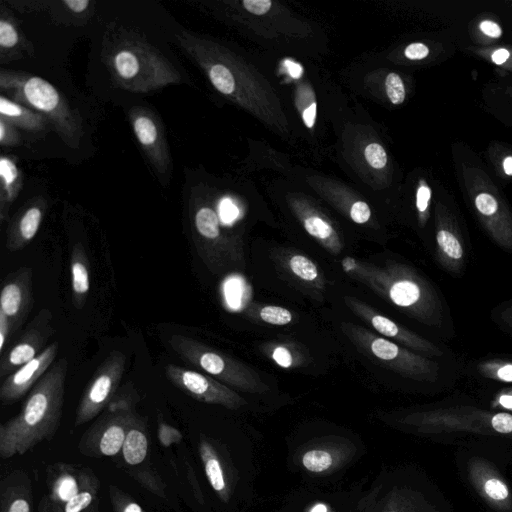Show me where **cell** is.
Segmentation results:
<instances>
[{"label": "cell", "mask_w": 512, "mask_h": 512, "mask_svg": "<svg viewBox=\"0 0 512 512\" xmlns=\"http://www.w3.org/2000/svg\"><path fill=\"white\" fill-rule=\"evenodd\" d=\"M101 60L118 87L135 93H147L179 84L180 71L137 30L110 23L101 46Z\"/></svg>", "instance_id": "6da1fadb"}, {"label": "cell", "mask_w": 512, "mask_h": 512, "mask_svg": "<svg viewBox=\"0 0 512 512\" xmlns=\"http://www.w3.org/2000/svg\"><path fill=\"white\" fill-rule=\"evenodd\" d=\"M68 361L60 358L36 383L17 415L0 425V456L23 455L50 441L60 426Z\"/></svg>", "instance_id": "7a4b0ae2"}, {"label": "cell", "mask_w": 512, "mask_h": 512, "mask_svg": "<svg viewBox=\"0 0 512 512\" xmlns=\"http://www.w3.org/2000/svg\"><path fill=\"white\" fill-rule=\"evenodd\" d=\"M1 94L44 115L71 149L80 147L84 134L79 113L50 82L26 71L0 69Z\"/></svg>", "instance_id": "3957f363"}, {"label": "cell", "mask_w": 512, "mask_h": 512, "mask_svg": "<svg viewBox=\"0 0 512 512\" xmlns=\"http://www.w3.org/2000/svg\"><path fill=\"white\" fill-rule=\"evenodd\" d=\"M138 415L127 397H114L104 413L85 431L78 450L87 457H112L122 450L126 435Z\"/></svg>", "instance_id": "277c9868"}, {"label": "cell", "mask_w": 512, "mask_h": 512, "mask_svg": "<svg viewBox=\"0 0 512 512\" xmlns=\"http://www.w3.org/2000/svg\"><path fill=\"white\" fill-rule=\"evenodd\" d=\"M126 356L111 351L95 370L76 409L74 425H83L98 417L111 403L125 372Z\"/></svg>", "instance_id": "5b68a950"}, {"label": "cell", "mask_w": 512, "mask_h": 512, "mask_svg": "<svg viewBox=\"0 0 512 512\" xmlns=\"http://www.w3.org/2000/svg\"><path fill=\"white\" fill-rule=\"evenodd\" d=\"M169 344L181 359L207 374L241 389L246 386L241 367L204 343L185 335L174 334L170 337Z\"/></svg>", "instance_id": "8992f818"}, {"label": "cell", "mask_w": 512, "mask_h": 512, "mask_svg": "<svg viewBox=\"0 0 512 512\" xmlns=\"http://www.w3.org/2000/svg\"><path fill=\"white\" fill-rule=\"evenodd\" d=\"M128 115L132 131L155 172L161 177L169 176L172 160L159 116L142 106L132 107Z\"/></svg>", "instance_id": "52a82bcc"}, {"label": "cell", "mask_w": 512, "mask_h": 512, "mask_svg": "<svg viewBox=\"0 0 512 512\" xmlns=\"http://www.w3.org/2000/svg\"><path fill=\"white\" fill-rule=\"evenodd\" d=\"M53 314L42 308L25 327L16 341L0 357V378L12 372L39 355L54 334Z\"/></svg>", "instance_id": "ba28073f"}, {"label": "cell", "mask_w": 512, "mask_h": 512, "mask_svg": "<svg viewBox=\"0 0 512 512\" xmlns=\"http://www.w3.org/2000/svg\"><path fill=\"white\" fill-rule=\"evenodd\" d=\"M164 371L175 387L200 402L222 405L230 409H236L245 403L238 394L220 381L200 372L174 364L166 365Z\"/></svg>", "instance_id": "9c48e42d"}, {"label": "cell", "mask_w": 512, "mask_h": 512, "mask_svg": "<svg viewBox=\"0 0 512 512\" xmlns=\"http://www.w3.org/2000/svg\"><path fill=\"white\" fill-rule=\"evenodd\" d=\"M33 305L32 270L21 267L4 278L0 292V313L15 334L27 319Z\"/></svg>", "instance_id": "30bf717a"}, {"label": "cell", "mask_w": 512, "mask_h": 512, "mask_svg": "<svg viewBox=\"0 0 512 512\" xmlns=\"http://www.w3.org/2000/svg\"><path fill=\"white\" fill-rule=\"evenodd\" d=\"M59 351V342L54 341L34 359L8 375L0 386V401L10 405L20 400L45 375L53 365Z\"/></svg>", "instance_id": "8fae6325"}, {"label": "cell", "mask_w": 512, "mask_h": 512, "mask_svg": "<svg viewBox=\"0 0 512 512\" xmlns=\"http://www.w3.org/2000/svg\"><path fill=\"white\" fill-rule=\"evenodd\" d=\"M191 231L198 254L210 266L216 257L221 239L219 215L209 205L199 202L193 194L189 201Z\"/></svg>", "instance_id": "7c38bea8"}, {"label": "cell", "mask_w": 512, "mask_h": 512, "mask_svg": "<svg viewBox=\"0 0 512 512\" xmlns=\"http://www.w3.org/2000/svg\"><path fill=\"white\" fill-rule=\"evenodd\" d=\"M83 467L55 463L47 471V493L39 504V512H61L63 507L79 492Z\"/></svg>", "instance_id": "4fadbf2b"}, {"label": "cell", "mask_w": 512, "mask_h": 512, "mask_svg": "<svg viewBox=\"0 0 512 512\" xmlns=\"http://www.w3.org/2000/svg\"><path fill=\"white\" fill-rule=\"evenodd\" d=\"M48 208L43 196H36L22 206L10 219L5 246L10 252L25 248L36 236Z\"/></svg>", "instance_id": "5bb4252c"}, {"label": "cell", "mask_w": 512, "mask_h": 512, "mask_svg": "<svg viewBox=\"0 0 512 512\" xmlns=\"http://www.w3.org/2000/svg\"><path fill=\"white\" fill-rule=\"evenodd\" d=\"M35 48L22 30L10 8L0 6V63L32 57Z\"/></svg>", "instance_id": "9a60e30c"}, {"label": "cell", "mask_w": 512, "mask_h": 512, "mask_svg": "<svg viewBox=\"0 0 512 512\" xmlns=\"http://www.w3.org/2000/svg\"><path fill=\"white\" fill-rule=\"evenodd\" d=\"M0 512H33L32 481L25 471L14 470L2 478Z\"/></svg>", "instance_id": "2e32d148"}, {"label": "cell", "mask_w": 512, "mask_h": 512, "mask_svg": "<svg viewBox=\"0 0 512 512\" xmlns=\"http://www.w3.org/2000/svg\"><path fill=\"white\" fill-rule=\"evenodd\" d=\"M95 11L93 0H48L45 13L56 25L83 26L92 19Z\"/></svg>", "instance_id": "e0dca14e"}, {"label": "cell", "mask_w": 512, "mask_h": 512, "mask_svg": "<svg viewBox=\"0 0 512 512\" xmlns=\"http://www.w3.org/2000/svg\"><path fill=\"white\" fill-rule=\"evenodd\" d=\"M23 186V176L17 159L11 155L0 157V221L5 222L13 202Z\"/></svg>", "instance_id": "ac0fdd59"}, {"label": "cell", "mask_w": 512, "mask_h": 512, "mask_svg": "<svg viewBox=\"0 0 512 512\" xmlns=\"http://www.w3.org/2000/svg\"><path fill=\"white\" fill-rule=\"evenodd\" d=\"M0 117L15 126L29 132H45L52 128L51 122L38 113L5 95H0Z\"/></svg>", "instance_id": "d6986e66"}, {"label": "cell", "mask_w": 512, "mask_h": 512, "mask_svg": "<svg viewBox=\"0 0 512 512\" xmlns=\"http://www.w3.org/2000/svg\"><path fill=\"white\" fill-rule=\"evenodd\" d=\"M70 274L73 304L82 309L90 290L89 261L85 248L76 243L70 255Z\"/></svg>", "instance_id": "ffe728a7"}, {"label": "cell", "mask_w": 512, "mask_h": 512, "mask_svg": "<svg viewBox=\"0 0 512 512\" xmlns=\"http://www.w3.org/2000/svg\"><path fill=\"white\" fill-rule=\"evenodd\" d=\"M148 453V438L144 421L138 416L127 432L121 454L129 466L143 463Z\"/></svg>", "instance_id": "44dd1931"}, {"label": "cell", "mask_w": 512, "mask_h": 512, "mask_svg": "<svg viewBox=\"0 0 512 512\" xmlns=\"http://www.w3.org/2000/svg\"><path fill=\"white\" fill-rule=\"evenodd\" d=\"M100 482L94 471L83 467L79 492L63 507L61 512H84L97 502Z\"/></svg>", "instance_id": "7402d4cb"}, {"label": "cell", "mask_w": 512, "mask_h": 512, "mask_svg": "<svg viewBox=\"0 0 512 512\" xmlns=\"http://www.w3.org/2000/svg\"><path fill=\"white\" fill-rule=\"evenodd\" d=\"M199 454L211 487L225 500L227 491L226 481L216 451L208 441L202 440L199 444Z\"/></svg>", "instance_id": "603a6c76"}, {"label": "cell", "mask_w": 512, "mask_h": 512, "mask_svg": "<svg viewBox=\"0 0 512 512\" xmlns=\"http://www.w3.org/2000/svg\"><path fill=\"white\" fill-rule=\"evenodd\" d=\"M389 297L394 304L407 307L417 302L420 297V289L412 281L401 280L390 287Z\"/></svg>", "instance_id": "cb8c5ba5"}, {"label": "cell", "mask_w": 512, "mask_h": 512, "mask_svg": "<svg viewBox=\"0 0 512 512\" xmlns=\"http://www.w3.org/2000/svg\"><path fill=\"white\" fill-rule=\"evenodd\" d=\"M108 495L113 512H147L129 494L116 485H109Z\"/></svg>", "instance_id": "d4e9b609"}, {"label": "cell", "mask_w": 512, "mask_h": 512, "mask_svg": "<svg viewBox=\"0 0 512 512\" xmlns=\"http://www.w3.org/2000/svg\"><path fill=\"white\" fill-rule=\"evenodd\" d=\"M370 351L374 356L383 361H394L398 359L401 354L399 347L393 342L384 338L372 336L369 341Z\"/></svg>", "instance_id": "484cf974"}, {"label": "cell", "mask_w": 512, "mask_h": 512, "mask_svg": "<svg viewBox=\"0 0 512 512\" xmlns=\"http://www.w3.org/2000/svg\"><path fill=\"white\" fill-rule=\"evenodd\" d=\"M332 462L331 454L319 449L306 452L302 458L304 467L311 472L326 471L332 465Z\"/></svg>", "instance_id": "4316f807"}, {"label": "cell", "mask_w": 512, "mask_h": 512, "mask_svg": "<svg viewBox=\"0 0 512 512\" xmlns=\"http://www.w3.org/2000/svg\"><path fill=\"white\" fill-rule=\"evenodd\" d=\"M304 227L310 235L323 242H331L336 236L332 226L317 216L307 217Z\"/></svg>", "instance_id": "83f0119b"}, {"label": "cell", "mask_w": 512, "mask_h": 512, "mask_svg": "<svg viewBox=\"0 0 512 512\" xmlns=\"http://www.w3.org/2000/svg\"><path fill=\"white\" fill-rule=\"evenodd\" d=\"M292 272L304 281H314L318 277L316 265L303 255H294L289 260Z\"/></svg>", "instance_id": "f1b7e54d"}, {"label": "cell", "mask_w": 512, "mask_h": 512, "mask_svg": "<svg viewBox=\"0 0 512 512\" xmlns=\"http://www.w3.org/2000/svg\"><path fill=\"white\" fill-rule=\"evenodd\" d=\"M437 242L443 252L452 259H460L463 249L458 239L449 231L440 230L437 234Z\"/></svg>", "instance_id": "f546056e"}, {"label": "cell", "mask_w": 512, "mask_h": 512, "mask_svg": "<svg viewBox=\"0 0 512 512\" xmlns=\"http://www.w3.org/2000/svg\"><path fill=\"white\" fill-rule=\"evenodd\" d=\"M260 317L263 321L272 325H286L292 321V314L289 310L280 306H265L260 310Z\"/></svg>", "instance_id": "4dcf8cb0"}, {"label": "cell", "mask_w": 512, "mask_h": 512, "mask_svg": "<svg viewBox=\"0 0 512 512\" xmlns=\"http://www.w3.org/2000/svg\"><path fill=\"white\" fill-rule=\"evenodd\" d=\"M385 88L388 98L393 104H401L405 99V88L400 76L390 73L385 80Z\"/></svg>", "instance_id": "1f68e13d"}, {"label": "cell", "mask_w": 512, "mask_h": 512, "mask_svg": "<svg viewBox=\"0 0 512 512\" xmlns=\"http://www.w3.org/2000/svg\"><path fill=\"white\" fill-rule=\"evenodd\" d=\"M4 3L20 13H45L48 0H7Z\"/></svg>", "instance_id": "d6a6232c"}, {"label": "cell", "mask_w": 512, "mask_h": 512, "mask_svg": "<svg viewBox=\"0 0 512 512\" xmlns=\"http://www.w3.org/2000/svg\"><path fill=\"white\" fill-rule=\"evenodd\" d=\"M21 142V135L18 128L0 117V144L3 147L18 146Z\"/></svg>", "instance_id": "836d02e7"}, {"label": "cell", "mask_w": 512, "mask_h": 512, "mask_svg": "<svg viewBox=\"0 0 512 512\" xmlns=\"http://www.w3.org/2000/svg\"><path fill=\"white\" fill-rule=\"evenodd\" d=\"M372 326L382 335L387 337H397L400 329L396 323L382 315L372 314L369 316Z\"/></svg>", "instance_id": "e575fe53"}, {"label": "cell", "mask_w": 512, "mask_h": 512, "mask_svg": "<svg viewBox=\"0 0 512 512\" xmlns=\"http://www.w3.org/2000/svg\"><path fill=\"white\" fill-rule=\"evenodd\" d=\"M157 436L159 442L164 447H169L172 444L179 443L183 438L181 432L178 429L163 421L158 423Z\"/></svg>", "instance_id": "d590c367"}, {"label": "cell", "mask_w": 512, "mask_h": 512, "mask_svg": "<svg viewBox=\"0 0 512 512\" xmlns=\"http://www.w3.org/2000/svg\"><path fill=\"white\" fill-rule=\"evenodd\" d=\"M364 153L367 162L375 169L383 168L387 163L386 152L380 144H369Z\"/></svg>", "instance_id": "8d00e7d4"}, {"label": "cell", "mask_w": 512, "mask_h": 512, "mask_svg": "<svg viewBox=\"0 0 512 512\" xmlns=\"http://www.w3.org/2000/svg\"><path fill=\"white\" fill-rule=\"evenodd\" d=\"M475 206L480 213L489 216L497 211L498 204L492 195L481 193L475 199Z\"/></svg>", "instance_id": "74e56055"}, {"label": "cell", "mask_w": 512, "mask_h": 512, "mask_svg": "<svg viewBox=\"0 0 512 512\" xmlns=\"http://www.w3.org/2000/svg\"><path fill=\"white\" fill-rule=\"evenodd\" d=\"M484 488L486 494L495 500H503L508 496L506 485L498 479L486 481Z\"/></svg>", "instance_id": "f35d334b"}, {"label": "cell", "mask_w": 512, "mask_h": 512, "mask_svg": "<svg viewBox=\"0 0 512 512\" xmlns=\"http://www.w3.org/2000/svg\"><path fill=\"white\" fill-rule=\"evenodd\" d=\"M220 219L225 223L235 220L239 214L237 206L229 198H224L219 204Z\"/></svg>", "instance_id": "ab89813d"}, {"label": "cell", "mask_w": 512, "mask_h": 512, "mask_svg": "<svg viewBox=\"0 0 512 512\" xmlns=\"http://www.w3.org/2000/svg\"><path fill=\"white\" fill-rule=\"evenodd\" d=\"M350 216L355 223L363 224L369 220L371 211L365 202L357 201L351 207Z\"/></svg>", "instance_id": "60d3db41"}, {"label": "cell", "mask_w": 512, "mask_h": 512, "mask_svg": "<svg viewBox=\"0 0 512 512\" xmlns=\"http://www.w3.org/2000/svg\"><path fill=\"white\" fill-rule=\"evenodd\" d=\"M491 424L497 432H512V416L507 413H499L493 416Z\"/></svg>", "instance_id": "b9f144b4"}, {"label": "cell", "mask_w": 512, "mask_h": 512, "mask_svg": "<svg viewBox=\"0 0 512 512\" xmlns=\"http://www.w3.org/2000/svg\"><path fill=\"white\" fill-rule=\"evenodd\" d=\"M242 4L250 13L263 15L269 11L272 2L270 0H244Z\"/></svg>", "instance_id": "7bdbcfd3"}, {"label": "cell", "mask_w": 512, "mask_h": 512, "mask_svg": "<svg viewBox=\"0 0 512 512\" xmlns=\"http://www.w3.org/2000/svg\"><path fill=\"white\" fill-rule=\"evenodd\" d=\"M12 335H14V333L10 322L0 313V354L4 353L6 345H8Z\"/></svg>", "instance_id": "ee69618b"}, {"label": "cell", "mask_w": 512, "mask_h": 512, "mask_svg": "<svg viewBox=\"0 0 512 512\" xmlns=\"http://www.w3.org/2000/svg\"><path fill=\"white\" fill-rule=\"evenodd\" d=\"M429 54V49L423 43H412L405 49V56L411 60H420Z\"/></svg>", "instance_id": "f6af8a7d"}, {"label": "cell", "mask_w": 512, "mask_h": 512, "mask_svg": "<svg viewBox=\"0 0 512 512\" xmlns=\"http://www.w3.org/2000/svg\"><path fill=\"white\" fill-rule=\"evenodd\" d=\"M273 360L281 367L288 368L292 365V355L285 347L279 346L272 353Z\"/></svg>", "instance_id": "bcb514c9"}, {"label": "cell", "mask_w": 512, "mask_h": 512, "mask_svg": "<svg viewBox=\"0 0 512 512\" xmlns=\"http://www.w3.org/2000/svg\"><path fill=\"white\" fill-rule=\"evenodd\" d=\"M430 197V188L425 184L420 185L416 195V206L420 212H424L427 209Z\"/></svg>", "instance_id": "7dc6e473"}, {"label": "cell", "mask_w": 512, "mask_h": 512, "mask_svg": "<svg viewBox=\"0 0 512 512\" xmlns=\"http://www.w3.org/2000/svg\"><path fill=\"white\" fill-rule=\"evenodd\" d=\"M480 29L481 31L492 38H498L502 34V30L500 26L490 20H485L480 23Z\"/></svg>", "instance_id": "c3c4849f"}, {"label": "cell", "mask_w": 512, "mask_h": 512, "mask_svg": "<svg viewBox=\"0 0 512 512\" xmlns=\"http://www.w3.org/2000/svg\"><path fill=\"white\" fill-rule=\"evenodd\" d=\"M316 110V103H312L303 112V121L308 128H312L314 126Z\"/></svg>", "instance_id": "681fc988"}, {"label": "cell", "mask_w": 512, "mask_h": 512, "mask_svg": "<svg viewBox=\"0 0 512 512\" xmlns=\"http://www.w3.org/2000/svg\"><path fill=\"white\" fill-rule=\"evenodd\" d=\"M284 65L292 78L298 79L302 76L303 69L298 63L291 60H285Z\"/></svg>", "instance_id": "f907efd6"}, {"label": "cell", "mask_w": 512, "mask_h": 512, "mask_svg": "<svg viewBox=\"0 0 512 512\" xmlns=\"http://www.w3.org/2000/svg\"><path fill=\"white\" fill-rule=\"evenodd\" d=\"M229 290L231 292L228 293V297H229V300L231 302V305L232 306H236V301H240V296H241V285L240 283L236 282V283H231L229 285Z\"/></svg>", "instance_id": "816d5d0a"}, {"label": "cell", "mask_w": 512, "mask_h": 512, "mask_svg": "<svg viewBox=\"0 0 512 512\" xmlns=\"http://www.w3.org/2000/svg\"><path fill=\"white\" fill-rule=\"evenodd\" d=\"M510 56V53L507 49L501 48L493 52L491 55L492 61L497 64H503Z\"/></svg>", "instance_id": "f5cc1de1"}, {"label": "cell", "mask_w": 512, "mask_h": 512, "mask_svg": "<svg viewBox=\"0 0 512 512\" xmlns=\"http://www.w3.org/2000/svg\"><path fill=\"white\" fill-rule=\"evenodd\" d=\"M497 376L503 381L512 382V364H507L499 368Z\"/></svg>", "instance_id": "db71d44e"}, {"label": "cell", "mask_w": 512, "mask_h": 512, "mask_svg": "<svg viewBox=\"0 0 512 512\" xmlns=\"http://www.w3.org/2000/svg\"><path fill=\"white\" fill-rule=\"evenodd\" d=\"M499 402L503 407L512 410V396L511 395H502L499 399Z\"/></svg>", "instance_id": "11a10c76"}, {"label": "cell", "mask_w": 512, "mask_h": 512, "mask_svg": "<svg viewBox=\"0 0 512 512\" xmlns=\"http://www.w3.org/2000/svg\"><path fill=\"white\" fill-rule=\"evenodd\" d=\"M503 169L507 175L512 176V157L508 156L503 161Z\"/></svg>", "instance_id": "9f6ffc18"}, {"label": "cell", "mask_w": 512, "mask_h": 512, "mask_svg": "<svg viewBox=\"0 0 512 512\" xmlns=\"http://www.w3.org/2000/svg\"><path fill=\"white\" fill-rule=\"evenodd\" d=\"M310 512H327V508L323 504H318L314 506Z\"/></svg>", "instance_id": "6f0895ef"}, {"label": "cell", "mask_w": 512, "mask_h": 512, "mask_svg": "<svg viewBox=\"0 0 512 512\" xmlns=\"http://www.w3.org/2000/svg\"><path fill=\"white\" fill-rule=\"evenodd\" d=\"M84 512H99L97 502Z\"/></svg>", "instance_id": "680465c9"}, {"label": "cell", "mask_w": 512, "mask_h": 512, "mask_svg": "<svg viewBox=\"0 0 512 512\" xmlns=\"http://www.w3.org/2000/svg\"><path fill=\"white\" fill-rule=\"evenodd\" d=\"M391 512H395V511H391Z\"/></svg>", "instance_id": "91938a15"}]
</instances>
